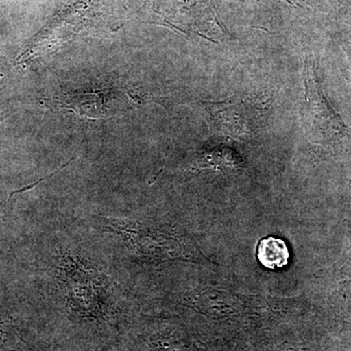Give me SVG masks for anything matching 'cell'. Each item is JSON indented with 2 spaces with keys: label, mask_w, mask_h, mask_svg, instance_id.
<instances>
[{
  "label": "cell",
  "mask_w": 351,
  "mask_h": 351,
  "mask_svg": "<svg viewBox=\"0 0 351 351\" xmlns=\"http://www.w3.org/2000/svg\"><path fill=\"white\" fill-rule=\"evenodd\" d=\"M66 271V287L71 306L85 315H99L100 299L94 276L73 262L71 265L69 263Z\"/></svg>",
  "instance_id": "cell-2"
},
{
  "label": "cell",
  "mask_w": 351,
  "mask_h": 351,
  "mask_svg": "<svg viewBox=\"0 0 351 351\" xmlns=\"http://www.w3.org/2000/svg\"><path fill=\"white\" fill-rule=\"evenodd\" d=\"M215 127L228 135H252L258 129L261 110L257 101L228 100L221 103L208 104L206 108Z\"/></svg>",
  "instance_id": "cell-1"
},
{
  "label": "cell",
  "mask_w": 351,
  "mask_h": 351,
  "mask_svg": "<svg viewBox=\"0 0 351 351\" xmlns=\"http://www.w3.org/2000/svg\"><path fill=\"white\" fill-rule=\"evenodd\" d=\"M257 255L263 267L270 269H282L288 265L290 258L285 242L274 237L261 240Z\"/></svg>",
  "instance_id": "cell-3"
}]
</instances>
